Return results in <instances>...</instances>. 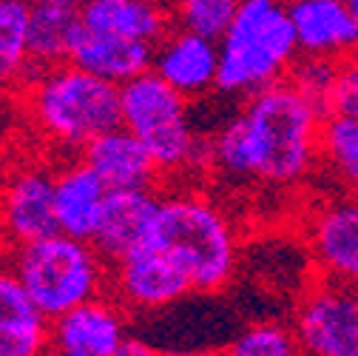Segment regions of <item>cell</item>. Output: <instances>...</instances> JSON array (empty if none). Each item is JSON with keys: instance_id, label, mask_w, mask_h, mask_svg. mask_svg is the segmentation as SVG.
<instances>
[{"instance_id": "cell-1", "label": "cell", "mask_w": 358, "mask_h": 356, "mask_svg": "<svg viewBox=\"0 0 358 356\" xmlns=\"http://www.w3.org/2000/svg\"><path fill=\"white\" fill-rule=\"evenodd\" d=\"M324 117L287 77L264 85L208 140V168L234 186L296 189L322 165Z\"/></svg>"}, {"instance_id": "cell-2", "label": "cell", "mask_w": 358, "mask_h": 356, "mask_svg": "<svg viewBox=\"0 0 358 356\" xmlns=\"http://www.w3.org/2000/svg\"><path fill=\"white\" fill-rule=\"evenodd\" d=\"M145 242L168 251L199 296H216L236 280L242 251L239 228L228 208L205 191H159V211Z\"/></svg>"}, {"instance_id": "cell-3", "label": "cell", "mask_w": 358, "mask_h": 356, "mask_svg": "<svg viewBox=\"0 0 358 356\" xmlns=\"http://www.w3.org/2000/svg\"><path fill=\"white\" fill-rule=\"evenodd\" d=\"M20 103L34 135L63 154H80L85 143L120 125V85L69 60L31 69Z\"/></svg>"}, {"instance_id": "cell-4", "label": "cell", "mask_w": 358, "mask_h": 356, "mask_svg": "<svg viewBox=\"0 0 358 356\" xmlns=\"http://www.w3.org/2000/svg\"><path fill=\"white\" fill-rule=\"evenodd\" d=\"M299 57L287 0H242L219 37L216 95L245 100L285 80Z\"/></svg>"}, {"instance_id": "cell-5", "label": "cell", "mask_w": 358, "mask_h": 356, "mask_svg": "<svg viewBox=\"0 0 358 356\" xmlns=\"http://www.w3.org/2000/svg\"><path fill=\"white\" fill-rule=\"evenodd\" d=\"M120 123L137 135L162 177H182L208 165V140L191 117V100L154 69L120 85Z\"/></svg>"}, {"instance_id": "cell-6", "label": "cell", "mask_w": 358, "mask_h": 356, "mask_svg": "<svg viewBox=\"0 0 358 356\" xmlns=\"http://www.w3.org/2000/svg\"><path fill=\"white\" fill-rule=\"evenodd\" d=\"M9 268L49 320L108 291L111 262L83 237L63 231L12 248Z\"/></svg>"}, {"instance_id": "cell-7", "label": "cell", "mask_w": 358, "mask_h": 356, "mask_svg": "<svg viewBox=\"0 0 358 356\" xmlns=\"http://www.w3.org/2000/svg\"><path fill=\"white\" fill-rule=\"evenodd\" d=\"M290 325L301 353L358 356V285L322 277L301 294Z\"/></svg>"}, {"instance_id": "cell-8", "label": "cell", "mask_w": 358, "mask_h": 356, "mask_svg": "<svg viewBox=\"0 0 358 356\" xmlns=\"http://www.w3.org/2000/svg\"><path fill=\"white\" fill-rule=\"evenodd\" d=\"M108 294H114L131 317H154L185 302L194 288L168 251L154 242H143L111 262Z\"/></svg>"}, {"instance_id": "cell-9", "label": "cell", "mask_w": 358, "mask_h": 356, "mask_svg": "<svg viewBox=\"0 0 358 356\" xmlns=\"http://www.w3.org/2000/svg\"><path fill=\"white\" fill-rule=\"evenodd\" d=\"M55 171L46 163H23L0 180V240L9 248L60 231L55 214Z\"/></svg>"}, {"instance_id": "cell-10", "label": "cell", "mask_w": 358, "mask_h": 356, "mask_svg": "<svg viewBox=\"0 0 358 356\" xmlns=\"http://www.w3.org/2000/svg\"><path fill=\"white\" fill-rule=\"evenodd\" d=\"M128 336L131 314L106 291L52 320L49 350L60 356H122Z\"/></svg>"}, {"instance_id": "cell-11", "label": "cell", "mask_w": 358, "mask_h": 356, "mask_svg": "<svg viewBox=\"0 0 358 356\" xmlns=\"http://www.w3.org/2000/svg\"><path fill=\"white\" fill-rule=\"evenodd\" d=\"M316 271L327 280L358 285V194H338L319 203L304 226Z\"/></svg>"}, {"instance_id": "cell-12", "label": "cell", "mask_w": 358, "mask_h": 356, "mask_svg": "<svg viewBox=\"0 0 358 356\" xmlns=\"http://www.w3.org/2000/svg\"><path fill=\"white\" fill-rule=\"evenodd\" d=\"M151 69L191 103L205 100L208 95H216L219 40L173 26L154 46Z\"/></svg>"}, {"instance_id": "cell-13", "label": "cell", "mask_w": 358, "mask_h": 356, "mask_svg": "<svg viewBox=\"0 0 358 356\" xmlns=\"http://www.w3.org/2000/svg\"><path fill=\"white\" fill-rule=\"evenodd\" d=\"M299 55L347 60L358 52V23L347 0H287Z\"/></svg>"}, {"instance_id": "cell-14", "label": "cell", "mask_w": 358, "mask_h": 356, "mask_svg": "<svg viewBox=\"0 0 358 356\" xmlns=\"http://www.w3.org/2000/svg\"><path fill=\"white\" fill-rule=\"evenodd\" d=\"M80 157L108 189H157L162 180L148 149L122 123L85 143Z\"/></svg>"}, {"instance_id": "cell-15", "label": "cell", "mask_w": 358, "mask_h": 356, "mask_svg": "<svg viewBox=\"0 0 358 356\" xmlns=\"http://www.w3.org/2000/svg\"><path fill=\"white\" fill-rule=\"evenodd\" d=\"M157 211L159 189H108L92 242L114 262L151 237Z\"/></svg>"}, {"instance_id": "cell-16", "label": "cell", "mask_w": 358, "mask_h": 356, "mask_svg": "<svg viewBox=\"0 0 358 356\" xmlns=\"http://www.w3.org/2000/svg\"><path fill=\"white\" fill-rule=\"evenodd\" d=\"M108 186L85 165L80 154L55 171V214L57 228L71 237L92 240L103 214Z\"/></svg>"}, {"instance_id": "cell-17", "label": "cell", "mask_w": 358, "mask_h": 356, "mask_svg": "<svg viewBox=\"0 0 358 356\" xmlns=\"http://www.w3.org/2000/svg\"><path fill=\"white\" fill-rule=\"evenodd\" d=\"M151 60H154L151 43H140V40H131V37L97 32V29H88L83 23L77 29V37L71 43V55H69V63L92 71L97 77H106L117 85L148 71Z\"/></svg>"}, {"instance_id": "cell-18", "label": "cell", "mask_w": 358, "mask_h": 356, "mask_svg": "<svg viewBox=\"0 0 358 356\" xmlns=\"http://www.w3.org/2000/svg\"><path fill=\"white\" fill-rule=\"evenodd\" d=\"M52 320L37 308L12 268H0V356H37L49 350Z\"/></svg>"}, {"instance_id": "cell-19", "label": "cell", "mask_w": 358, "mask_h": 356, "mask_svg": "<svg viewBox=\"0 0 358 356\" xmlns=\"http://www.w3.org/2000/svg\"><path fill=\"white\" fill-rule=\"evenodd\" d=\"M80 23L151 46L173 29L171 9L162 0H83Z\"/></svg>"}, {"instance_id": "cell-20", "label": "cell", "mask_w": 358, "mask_h": 356, "mask_svg": "<svg viewBox=\"0 0 358 356\" xmlns=\"http://www.w3.org/2000/svg\"><path fill=\"white\" fill-rule=\"evenodd\" d=\"M80 29V9L74 6H31L29 60L31 69L66 63Z\"/></svg>"}, {"instance_id": "cell-21", "label": "cell", "mask_w": 358, "mask_h": 356, "mask_svg": "<svg viewBox=\"0 0 358 356\" xmlns=\"http://www.w3.org/2000/svg\"><path fill=\"white\" fill-rule=\"evenodd\" d=\"M322 165L333 180L358 194V117L344 111H327L322 125Z\"/></svg>"}, {"instance_id": "cell-22", "label": "cell", "mask_w": 358, "mask_h": 356, "mask_svg": "<svg viewBox=\"0 0 358 356\" xmlns=\"http://www.w3.org/2000/svg\"><path fill=\"white\" fill-rule=\"evenodd\" d=\"M225 350L234 356H293V353H301L293 325H285L276 320H259V322L245 325L239 334L231 336Z\"/></svg>"}, {"instance_id": "cell-23", "label": "cell", "mask_w": 358, "mask_h": 356, "mask_svg": "<svg viewBox=\"0 0 358 356\" xmlns=\"http://www.w3.org/2000/svg\"><path fill=\"white\" fill-rule=\"evenodd\" d=\"M29 23H31L29 0H0V57L6 60V66L20 80L31 71Z\"/></svg>"}, {"instance_id": "cell-24", "label": "cell", "mask_w": 358, "mask_h": 356, "mask_svg": "<svg viewBox=\"0 0 358 356\" xmlns=\"http://www.w3.org/2000/svg\"><path fill=\"white\" fill-rule=\"evenodd\" d=\"M239 4L242 0H168V9L173 26L219 40L231 26Z\"/></svg>"}, {"instance_id": "cell-25", "label": "cell", "mask_w": 358, "mask_h": 356, "mask_svg": "<svg viewBox=\"0 0 358 356\" xmlns=\"http://www.w3.org/2000/svg\"><path fill=\"white\" fill-rule=\"evenodd\" d=\"M338 60H327V57H310V55H299L287 80L299 88L304 97H310L316 106H322L324 111H330V100L336 92V80H338Z\"/></svg>"}, {"instance_id": "cell-26", "label": "cell", "mask_w": 358, "mask_h": 356, "mask_svg": "<svg viewBox=\"0 0 358 356\" xmlns=\"http://www.w3.org/2000/svg\"><path fill=\"white\" fill-rule=\"evenodd\" d=\"M330 111H344V114L358 111V52L341 60L338 66V80H336V92L330 100Z\"/></svg>"}, {"instance_id": "cell-27", "label": "cell", "mask_w": 358, "mask_h": 356, "mask_svg": "<svg viewBox=\"0 0 358 356\" xmlns=\"http://www.w3.org/2000/svg\"><path fill=\"white\" fill-rule=\"evenodd\" d=\"M15 83H20V77L6 66V60H3V57H0V95L9 92V88H12Z\"/></svg>"}, {"instance_id": "cell-28", "label": "cell", "mask_w": 358, "mask_h": 356, "mask_svg": "<svg viewBox=\"0 0 358 356\" xmlns=\"http://www.w3.org/2000/svg\"><path fill=\"white\" fill-rule=\"evenodd\" d=\"M31 6H74V9H80V4L83 0H29Z\"/></svg>"}, {"instance_id": "cell-29", "label": "cell", "mask_w": 358, "mask_h": 356, "mask_svg": "<svg viewBox=\"0 0 358 356\" xmlns=\"http://www.w3.org/2000/svg\"><path fill=\"white\" fill-rule=\"evenodd\" d=\"M347 6H350L352 18H355V23H358V0H347Z\"/></svg>"}, {"instance_id": "cell-30", "label": "cell", "mask_w": 358, "mask_h": 356, "mask_svg": "<svg viewBox=\"0 0 358 356\" xmlns=\"http://www.w3.org/2000/svg\"><path fill=\"white\" fill-rule=\"evenodd\" d=\"M162 4H168V0H162Z\"/></svg>"}, {"instance_id": "cell-31", "label": "cell", "mask_w": 358, "mask_h": 356, "mask_svg": "<svg viewBox=\"0 0 358 356\" xmlns=\"http://www.w3.org/2000/svg\"><path fill=\"white\" fill-rule=\"evenodd\" d=\"M355 117H358V111H355Z\"/></svg>"}]
</instances>
